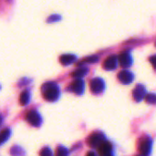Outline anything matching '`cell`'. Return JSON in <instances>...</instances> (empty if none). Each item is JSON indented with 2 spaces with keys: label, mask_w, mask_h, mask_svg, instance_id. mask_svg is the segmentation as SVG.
I'll use <instances>...</instances> for the list:
<instances>
[{
  "label": "cell",
  "mask_w": 156,
  "mask_h": 156,
  "mask_svg": "<svg viewBox=\"0 0 156 156\" xmlns=\"http://www.w3.org/2000/svg\"><path fill=\"white\" fill-rule=\"evenodd\" d=\"M43 95L44 98L48 101H54L58 98L59 90L56 83L49 82L43 86Z\"/></svg>",
  "instance_id": "cell-1"
},
{
  "label": "cell",
  "mask_w": 156,
  "mask_h": 156,
  "mask_svg": "<svg viewBox=\"0 0 156 156\" xmlns=\"http://www.w3.org/2000/svg\"><path fill=\"white\" fill-rule=\"evenodd\" d=\"M26 120L33 126H39L41 123V118L36 111H31L27 112L26 115Z\"/></svg>",
  "instance_id": "cell-2"
},
{
  "label": "cell",
  "mask_w": 156,
  "mask_h": 156,
  "mask_svg": "<svg viewBox=\"0 0 156 156\" xmlns=\"http://www.w3.org/2000/svg\"><path fill=\"white\" fill-rule=\"evenodd\" d=\"M105 141L104 139V135L102 133H93L92 135H90L88 139V144L91 146V147H99V145L103 143Z\"/></svg>",
  "instance_id": "cell-3"
},
{
  "label": "cell",
  "mask_w": 156,
  "mask_h": 156,
  "mask_svg": "<svg viewBox=\"0 0 156 156\" xmlns=\"http://www.w3.org/2000/svg\"><path fill=\"white\" fill-rule=\"evenodd\" d=\"M90 90L93 93H101L104 89V82L101 79H94L90 83Z\"/></svg>",
  "instance_id": "cell-4"
},
{
  "label": "cell",
  "mask_w": 156,
  "mask_h": 156,
  "mask_svg": "<svg viewBox=\"0 0 156 156\" xmlns=\"http://www.w3.org/2000/svg\"><path fill=\"white\" fill-rule=\"evenodd\" d=\"M98 150H99V154L101 156H112V144L107 141H104L103 143H101L99 145Z\"/></svg>",
  "instance_id": "cell-5"
},
{
  "label": "cell",
  "mask_w": 156,
  "mask_h": 156,
  "mask_svg": "<svg viewBox=\"0 0 156 156\" xmlns=\"http://www.w3.org/2000/svg\"><path fill=\"white\" fill-rule=\"evenodd\" d=\"M70 90L80 95L84 91V81L81 79H76L70 85Z\"/></svg>",
  "instance_id": "cell-6"
},
{
  "label": "cell",
  "mask_w": 156,
  "mask_h": 156,
  "mask_svg": "<svg viewBox=\"0 0 156 156\" xmlns=\"http://www.w3.org/2000/svg\"><path fill=\"white\" fill-rule=\"evenodd\" d=\"M117 60H118V58L114 55L108 57L103 63V68L105 69H108V70L114 69L116 68V65H117Z\"/></svg>",
  "instance_id": "cell-7"
},
{
  "label": "cell",
  "mask_w": 156,
  "mask_h": 156,
  "mask_svg": "<svg viewBox=\"0 0 156 156\" xmlns=\"http://www.w3.org/2000/svg\"><path fill=\"white\" fill-rule=\"evenodd\" d=\"M151 147H152V141L150 139H147V140L142 142V144H140V147H139L141 154L144 156L148 155L150 154Z\"/></svg>",
  "instance_id": "cell-8"
},
{
  "label": "cell",
  "mask_w": 156,
  "mask_h": 156,
  "mask_svg": "<svg viewBox=\"0 0 156 156\" xmlns=\"http://www.w3.org/2000/svg\"><path fill=\"white\" fill-rule=\"evenodd\" d=\"M120 64L122 65V67H129L132 64V57L130 55V53L128 52H123L119 56L118 58Z\"/></svg>",
  "instance_id": "cell-9"
},
{
  "label": "cell",
  "mask_w": 156,
  "mask_h": 156,
  "mask_svg": "<svg viewBox=\"0 0 156 156\" xmlns=\"http://www.w3.org/2000/svg\"><path fill=\"white\" fill-rule=\"evenodd\" d=\"M133 74L131 72L127 71V70H122L119 74V80L123 84H129V83H131L132 80H133Z\"/></svg>",
  "instance_id": "cell-10"
},
{
  "label": "cell",
  "mask_w": 156,
  "mask_h": 156,
  "mask_svg": "<svg viewBox=\"0 0 156 156\" xmlns=\"http://www.w3.org/2000/svg\"><path fill=\"white\" fill-rule=\"evenodd\" d=\"M145 94V90L143 86H140L138 85L137 88L134 90L133 91V98L137 101H140L143 98H144V95Z\"/></svg>",
  "instance_id": "cell-11"
},
{
  "label": "cell",
  "mask_w": 156,
  "mask_h": 156,
  "mask_svg": "<svg viewBox=\"0 0 156 156\" xmlns=\"http://www.w3.org/2000/svg\"><path fill=\"white\" fill-rule=\"evenodd\" d=\"M76 59V57L71 55V54H67V55H63L60 57V63L63 64V65H68V64H70L72 63L74 60Z\"/></svg>",
  "instance_id": "cell-12"
},
{
  "label": "cell",
  "mask_w": 156,
  "mask_h": 156,
  "mask_svg": "<svg viewBox=\"0 0 156 156\" xmlns=\"http://www.w3.org/2000/svg\"><path fill=\"white\" fill-rule=\"evenodd\" d=\"M29 101V92L27 90H24L20 97H19V102L21 105H26Z\"/></svg>",
  "instance_id": "cell-13"
},
{
  "label": "cell",
  "mask_w": 156,
  "mask_h": 156,
  "mask_svg": "<svg viewBox=\"0 0 156 156\" xmlns=\"http://www.w3.org/2000/svg\"><path fill=\"white\" fill-rule=\"evenodd\" d=\"M87 72H88V69L87 68H80V69H77L76 71H74L72 73V77H74L76 79H80L81 77L85 76Z\"/></svg>",
  "instance_id": "cell-14"
},
{
  "label": "cell",
  "mask_w": 156,
  "mask_h": 156,
  "mask_svg": "<svg viewBox=\"0 0 156 156\" xmlns=\"http://www.w3.org/2000/svg\"><path fill=\"white\" fill-rule=\"evenodd\" d=\"M9 135H10V131L8 129H5L3 132H1L0 133V144L5 142L6 139L9 137Z\"/></svg>",
  "instance_id": "cell-15"
},
{
  "label": "cell",
  "mask_w": 156,
  "mask_h": 156,
  "mask_svg": "<svg viewBox=\"0 0 156 156\" xmlns=\"http://www.w3.org/2000/svg\"><path fill=\"white\" fill-rule=\"evenodd\" d=\"M55 156H68V150L60 146L57 149Z\"/></svg>",
  "instance_id": "cell-16"
},
{
  "label": "cell",
  "mask_w": 156,
  "mask_h": 156,
  "mask_svg": "<svg viewBox=\"0 0 156 156\" xmlns=\"http://www.w3.org/2000/svg\"><path fill=\"white\" fill-rule=\"evenodd\" d=\"M40 156H53V154H52V152L50 151L49 148L46 147V148H44V149L41 151Z\"/></svg>",
  "instance_id": "cell-17"
},
{
  "label": "cell",
  "mask_w": 156,
  "mask_h": 156,
  "mask_svg": "<svg viewBox=\"0 0 156 156\" xmlns=\"http://www.w3.org/2000/svg\"><path fill=\"white\" fill-rule=\"evenodd\" d=\"M145 100H146V101L148 102V103H154V101H155V96L154 95V94H150V95H147L146 97H145Z\"/></svg>",
  "instance_id": "cell-18"
},
{
  "label": "cell",
  "mask_w": 156,
  "mask_h": 156,
  "mask_svg": "<svg viewBox=\"0 0 156 156\" xmlns=\"http://www.w3.org/2000/svg\"><path fill=\"white\" fill-rule=\"evenodd\" d=\"M97 60H98V58H97L96 56H92V57L87 58L84 61H86V62H90V63H94V62H96Z\"/></svg>",
  "instance_id": "cell-19"
},
{
  "label": "cell",
  "mask_w": 156,
  "mask_h": 156,
  "mask_svg": "<svg viewBox=\"0 0 156 156\" xmlns=\"http://www.w3.org/2000/svg\"><path fill=\"white\" fill-rule=\"evenodd\" d=\"M87 156H95V154H94V153H92V152H90V153H88Z\"/></svg>",
  "instance_id": "cell-20"
},
{
  "label": "cell",
  "mask_w": 156,
  "mask_h": 156,
  "mask_svg": "<svg viewBox=\"0 0 156 156\" xmlns=\"http://www.w3.org/2000/svg\"><path fill=\"white\" fill-rule=\"evenodd\" d=\"M1 122H2V117H1V115H0V123H1Z\"/></svg>",
  "instance_id": "cell-21"
}]
</instances>
